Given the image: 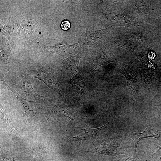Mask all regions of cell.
<instances>
[{
    "instance_id": "cell-7",
    "label": "cell",
    "mask_w": 161,
    "mask_h": 161,
    "mask_svg": "<svg viewBox=\"0 0 161 161\" xmlns=\"http://www.w3.org/2000/svg\"><path fill=\"white\" fill-rule=\"evenodd\" d=\"M70 23L68 20H64L61 24V27L64 30H67L70 28Z\"/></svg>"
},
{
    "instance_id": "cell-3",
    "label": "cell",
    "mask_w": 161,
    "mask_h": 161,
    "mask_svg": "<svg viewBox=\"0 0 161 161\" xmlns=\"http://www.w3.org/2000/svg\"><path fill=\"white\" fill-rule=\"evenodd\" d=\"M4 78H0L2 84L6 86L8 89L15 94L18 100L22 104L24 109L25 115H30L35 114L38 108L37 100L30 101L22 97L14 89L8 85L4 81Z\"/></svg>"
},
{
    "instance_id": "cell-1",
    "label": "cell",
    "mask_w": 161,
    "mask_h": 161,
    "mask_svg": "<svg viewBox=\"0 0 161 161\" xmlns=\"http://www.w3.org/2000/svg\"><path fill=\"white\" fill-rule=\"evenodd\" d=\"M23 77L37 78L44 83L51 89L62 94V88L57 80L53 70L49 67L44 66L42 68L24 71Z\"/></svg>"
},
{
    "instance_id": "cell-8",
    "label": "cell",
    "mask_w": 161,
    "mask_h": 161,
    "mask_svg": "<svg viewBox=\"0 0 161 161\" xmlns=\"http://www.w3.org/2000/svg\"><path fill=\"white\" fill-rule=\"evenodd\" d=\"M161 149V137L159 138L158 143L156 148L154 151V155H155Z\"/></svg>"
},
{
    "instance_id": "cell-4",
    "label": "cell",
    "mask_w": 161,
    "mask_h": 161,
    "mask_svg": "<svg viewBox=\"0 0 161 161\" xmlns=\"http://www.w3.org/2000/svg\"><path fill=\"white\" fill-rule=\"evenodd\" d=\"M127 136L134 140L135 143V150L136 153L137 144L140 140L149 137L160 138L161 137V131L156 130L153 127L149 126H147L142 133H137L129 132L128 133Z\"/></svg>"
},
{
    "instance_id": "cell-2",
    "label": "cell",
    "mask_w": 161,
    "mask_h": 161,
    "mask_svg": "<svg viewBox=\"0 0 161 161\" xmlns=\"http://www.w3.org/2000/svg\"><path fill=\"white\" fill-rule=\"evenodd\" d=\"M38 45L40 51L42 53H53L64 56L73 52L78 47V43L69 45L66 42L63 41L53 46H48L40 43Z\"/></svg>"
},
{
    "instance_id": "cell-5",
    "label": "cell",
    "mask_w": 161,
    "mask_h": 161,
    "mask_svg": "<svg viewBox=\"0 0 161 161\" xmlns=\"http://www.w3.org/2000/svg\"><path fill=\"white\" fill-rule=\"evenodd\" d=\"M126 76L127 82V85L131 94L134 97L137 92L138 89V84L136 79L131 74L128 73H123Z\"/></svg>"
},
{
    "instance_id": "cell-6",
    "label": "cell",
    "mask_w": 161,
    "mask_h": 161,
    "mask_svg": "<svg viewBox=\"0 0 161 161\" xmlns=\"http://www.w3.org/2000/svg\"><path fill=\"white\" fill-rule=\"evenodd\" d=\"M22 88L27 95H29L34 98L36 100L41 99L44 97L41 96L36 93L32 86V83L28 81H24L23 83Z\"/></svg>"
}]
</instances>
